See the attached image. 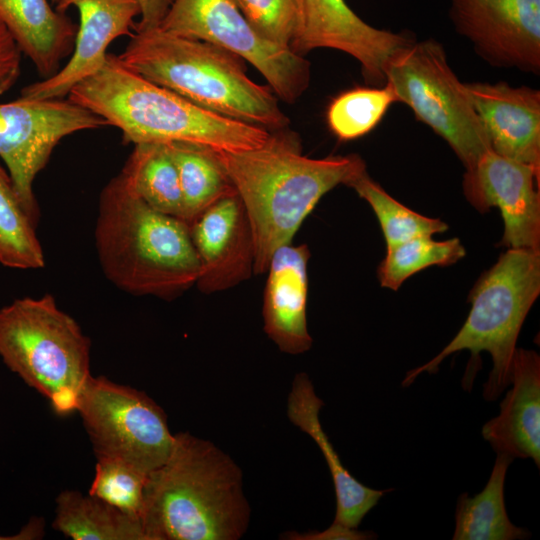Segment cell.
<instances>
[{"mask_svg": "<svg viewBox=\"0 0 540 540\" xmlns=\"http://www.w3.org/2000/svg\"><path fill=\"white\" fill-rule=\"evenodd\" d=\"M239 196L254 240V273H266L276 249L292 243L320 199L366 171L357 154L310 158L287 128L270 131L266 142L240 152H214Z\"/></svg>", "mask_w": 540, "mask_h": 540, "instance_id": "cell-1", "label": "cell"}, {"mask_svg": "<svg viewBox=\"0 0 540 540\" xmlns=\"http://www.w3.org/2000/svg\"><path fill=\"white\" fill-rule=\"evenodd\" d=\"M249 519L234 460L208 440L174 434L169 457L148 474L144 488L146 540H238Z\"/></svg>", "mask_w": 540, "mask_h": 540, "instance_id": "cell-2", "label": "cell"}, {"mask_svg": "<svg viewBox=\"0 0 540 540\" xmlns=\"http://www.w3.org/2000/svg\"><path fill=\"white\" fill-rule=\"evenodd\" d=\"M68 99L121 130L125 143L185 142L214 152L263 145L270 131L204 109L127 68L108 53L103 66L76 84Z\"/></svg>", "mask_w": 540, "mask_h": 540, "instance_id": "cell-3", "label": "cell"}, {"mask_svg": "<svg viewBox=\"0 0 540 540\" xmlns=\"http://www.w3.org/2000/svg\"><path fill=\"white\" fill-rule=\"evenodd\" d=\"M95 244L106 278L132 295L172 299L199 276L189 225L148 206L121 172L100 193Z\"/></svg>", "mask_w": 540, "mask_h": 540, "instance_id": "cell-4", "label": "cell"}, {"mask_svg": "<svg viewBox=\"0 0 540 540\" xmlns=\"http://www.w3.org/2000/svg\"><path fill=\"white\" fill-rule=\"evenodd\" d=\"M117 57L135 73L204 109L269 131L289 124L272 89L250 79L241 58L211 43L160 27L133 30Z\"/></svg>", "mask_w": 540, "mask_h": 540, "instance_id": "cell-5", "label": "cell"}, {"mask_svg": "<svg viewBox=\"0 0 540 540\" xmlns=\"http://www.w3.org/2000/svg\"><path fill=\"white\" fill-rule=\"evenodd\" d=\"M540 293V251L507 249L474 284L469 314L454 338L431 360L408 371L410 386L424 373H435L449 355L471 354L462 385L470 389L481 368L480 353L491 355L493 367L483 386L486 401L497 400L510 385L513 357L523 322Z\"/></svg>", "mask_w": 540, "mask_h": 540, "instance_id": "cell-6", "label": "cell"}, {"mask_svg": "<svg viewBox=\"0 0 540 540\" xmlns=\"http://www.w3.org/2000/svg\"><path fill=\"white\" fill-rule=\"evenodd\" d=\"M0 356L60 415L77 410L90 374V340L52 295L0 309Z\"/></svg>", "mask_w": 540, "mask_h": 540, "instance_id": "cell-7", "label": "cell"}, {"mask_svg": "<svg viewBox=\"0 0 540 540\" xmlns=\"http://www.w3.org/2000/svg\"><path fill=\"white\" fill-rule=\"evenodd\" d=\"M385 82L397 102L408 106L453 150L466 170L491 149L486 131L443 45L433 38L413 40L398 50L385 69Z\"/></svg>", "mask_w": 540, "mask_h": 540, "instance_id": "cell-8", "label": "cell"}, {"mask_svg": "<svg viewBox=\"0 0 540 540\" xmlns=\"http://www.w3.org/2000/svg\"><path fill=\"white\" fill-rule=\"evenodd\" d=\"M77 411L96 457L117 458L149 474L171 453L174 435L167 416L143 391L90 376Z\"/></svg>", "mask_w": 540, "mask_h": 540, "instance_id": "cell-9", "label": "cell"}, {"mask_svg": "<svg viewBox=\"0 0 540 540\" xmlns=\"http://www.w3.org/2000/svg\"><path fill=\"white\" fill-rule=\"evenodd\" d=\"M159 27L211 43L249 62L284 102L294 103L310 84V62L261 37L234 0H174Z\"/></svg>", "mask_w": 540, "mask_h": 540, "instance_id": "cell-10", "label": "cell"}, {"mask_svg": "<svg viewBox=\"0 0 540 540\" xmlns=\"http://www.w3.org/2000/svg\"><path fill=\"white\" fill-rule=\"evenodd\" d=\"M107 125L104 118L69 99L20 96L0 103V157L25 210L36 224L39 207L33 182L54 148L68 135Z\"/></svg>", "mask_w": 540, "mask_h": 540, "instance_id": "cell-11", "label": "cell"}, {"mask_svg": "<svg viewBox=\"0 0 540 540\" xmlns=\"http://www.w3.org/2000/svg\"><path fill=\"white\" fill-rule=\"evenodd\" d=\"M296 25L290 49L301 56L327 48L348 54L360 65L365 82L385 83L391 57L415 38L408 33L374 27L346 0H295Z\"/></svg>", "mask_w": 540, "mask_h": 540, "instance_id": "cell-12", "label": "cell"}, {"mask_svg": "<svg viewBox=\"0 0 540 540\" xmlns=\"http://www.w3.org/2000/svg\"><path fill=\"white\" fill-rule=\"evenodd\" d=\"M454 29L487 64L540 72V0H448Z\"/></svg>", "mask_w": 540, "mask_h": 540, "instance_id": "cell-13", "label": "cell"}, {"mask_svg": "<svg viewBox=\"0 0 540 540\" xmlns=\"http://www.w3.org/2000/svg\"><path fill=\"white\" fill-rule=\"evenodd\" d=\"M540 172L488 149L463 176L466 199L479 212L499 209L507 249L540 251Z\"/></svg>", "mask_w": 540, "mask_h": 540, "instance_id": "cell-14", "label": "cell"}, {"mask_svg": "<svg viewBox=\"0 0 540 540\" xmlns=\"http://www.w3.org/2000/svg\"><path fill=\"white\" fill-rule=\"evenodd\" d=\"M62 13L75 7L79 25L68 62L54 75L31 83L21 90L22 97L54 99L68 96L71 89L96 73L105 63L109 45L121 36H131L135 18L140 15L137 0H59Z\"/></svg>", "mask_w": 540, "mask_h": 540, "instance_id": "cell-15", "label": "cell"}, {"mask_svg": "<svg viewBox=\"0 0 540 540\" xmlns=\"http://www.w3.org/2000/svg\"><path fill=\"white\" fill-rule=\"evenodd\" d=\"M188 225L200 268L195 285L201 292L227 290L254 273L253 235L237 193L218 200Z\"/></svg>", "mask_w": 540, "mask_h": 540, "instance_id": "cell-16", "label": "cell"}, {"mask_svg": "<svg viewBox=\"0 0 540 540\" xmlns=\"http://www.w3.org/2000/svg\"><path fill=\"white\" fill-rule=\"evenodd\" d=\"M491 150L540 172V91L507 82L464 83Z\"/></svg>", "mask_w": 540, "mask_h": 540, "instance_id": "cell-17", "label": "cell"}, {"mask_svg": "<svg viewBox=\"0 0 540 540\" xmlns=\"http://www.w3.org/2000/svg\"><path fill=\"white\" fill-rule=\"evenodd\" d=\"M307 245H283L270 259L263 294L264 331L280 351L301 354L312 346L307 327Z\"/></svg>", "mask_w": 540, "mask_h": 540, "instance_id": "cell-18", "label": "cell"}, {"mask_svg": "<svg viewBox=\"0 0 540 540\" xmlns=\"http://www.w3.org/2000/svg\"><path fill=\"white\" fill-rule=\"evenodd\" d=\"M510 385L499 414L482 427V436L496 453L530 458L539 468L540 357L534 350L516 348Z\"/></svg>", "mask_w": 540, "mask_h": 540, "instance_id": "cell-19", "label": "cell"}, {"mask_svg": "<svg viewBox=\"0 0 540 540\" xmlns=\"http://www.w3.org/2000/svg\"><path fill=\"white\" fill-rule=\"evenodd\" d=\"M323 405L309 376L298 373L288 396L287 416L293 425L314 440L326 460L336 496V513L332 524L357 529L365 515L389 490L363 485L344 467L322 428L319 413Z\"/></svg>", "mask_w": 540, "mask_h": 540, "instance_id": "cell-20", "label": "cell"}, {"mask_svg": "<svg viewBox=\"0 0 540 540\" xmlns=\"http://www.w3.org/2000/svg\"><path fill=\"white\" fill-rule=\"evenodd\" d=\"M0 21L43 79L73 51L77 25L48 0H0Z\"/></svg>", "mask_w": 540, "mask_h": 540, "instance_id": "cell-21", "label": "cell"}, {"mask_svg": "<svg viewBox=\"0 0 540 540\" xmlns=\"http://www.w3.org/2000/svg\"><path fill=\"white\" fill-rule=\"evenodd\" d=\"M514 458L496 453L490 477L483 490L470 497L461 494L456 503L453 540L527 539L530 532L514 525L504 501L506 474Z\"/></svg>", "mask_w": 540, "mask_h": 540, "instance_id": "cell-22", "label": "cell"}, {"mask_svg": "<svg viewBox=\"0 0 540 540\" xmlns=\"http://www.w3.org/2000/svg\"><path fill=\"white\" fill-rule=\"evenodd\" d=\"M53 528L74 540H146L142 523L109 503L66 490L56 499Z\"/></svg>", "mask_w": 540, "mask_h": 540, "instance_id": "cell-23", "label": "cell"}, {"mask_svg": "<svg viewBox=\"0 0 540 540\" xmlns=\"http://www.w3.org/2000/svg\"><path fill=\"white\" fill-rule=\"evenodd\" d=\"M121 173L148 206L182 219L178 172L166 143L135 144Z\"/></svg>", "mask_w": 540, "mask_h": 540, "instance_id": "cell-24", "label": "cell"}, {"mask_svg": "<svg viewBox=\"0 0 540 540\" xmlns=\"http://www.w3.org/2000/svg\"><path fill=\"white\" fill-rule=\"evenodd\" d=\"M166 144L177 168L187 224L218 200L236 194L212 150L185 142Z\"/></svg>", "mask_w": 540, "mask_h": 540, "instance_id": "cell-25", "label": "cell"}, {"mask_svg": "<svg viewBox=\"0 0 540 540\" xmlns=\"http://www.w3.org/2000/svg\"><path fill=\"white\" fill-rule=\"evenodd\" d=\"M0 264L34 270L45 266L36 223L25 210L9 173L0 165Z\"/></svg>", "mask_w": 540, "mask_h": 540, "instance_id": "cell-26", "label": "cell"}, {"mask_svg": "<svg viewBox=\"0 0 540 540\" xmlns=\"http://www.w3.org/2000/svg\"><path fill=\"white\" fill-rule=\"evenodd\" d=\"M396 102L393 89L386 82L344 91L327 108L328 127L341 141L360 138L370 133Z\"/></svg>", "mask_w": 540, "mask_h": 540, "instance_id": "cell-27", "label": "cell"}, {"mask_svg": "<svg viewBox=\"0 0 540 540\" xmlns=\"http://www.w3.org/2000/svg\"><path fill=\"white\" fill-rule=\"evenodd\" d=\"M347 186L373 209L387 247L415 237L442 233L448 228L442 220L421 215L398 202L368 175L367 170Z\"/></svg>", "mask_w": 540, "mask_h": 540, "instance_id": "cell-28", "label": "cell"}, {"mask_svg": "<svg viewBox=\"0 0 540 540\" xmlns=\"http://www.w3.org/2000/svg\"><path fill=\"white\" fill-rule=\"evenodd\" d=\"M466 254L458 238L436 241L432 236H420L386 247V255L378 266L377 276L382 287L397 290L415 273L430 266H448Z\"/></svg>", "mask_w": 540, "mask_h": 540, "instance_id": "cell-29", "label": "cell"}, {"mask_svg": "<svg viewBox=\"0 0 540 540\" xmlns=\"http://www.w3.org/2000/svg\"><path fill=\"white\" fill-rule=\"evenodd\" d=\"M147 478V473L123 460L97 457L89 494L141 521Z\"/></svg>", "mask_w": 540, "mask_h": 540, "instance_id": "cell-30", "label": "cell"}, {"mask_svg": "<svg viewBox=\"0 0 540 540\" xmlns=\"http://www.w3.org/2000/svg\"><path fill=\"white\" fill-rule=\"evenodd\" d=\"M250 26L264 39L290 48L296 25L295 0H234Z\"/></svg>", "mask_w": 540, "mask_h": 540, "instance_id": "cell-31", "label": "cell"}, {"mask_svg": "<svg viewBox=\"0 0 540 540\" xmlns=\"http://www.w3.org/2000/svg\"><path fill=\"white\" fill-rule=\"evenodd\" d=\"M22 52L0 21V95L10 90L21 72Z\"/></svg>", "mask_w": 540, "mask_h": 540, "instance_id": "cell-32", "label": "cell"}, {"mask_svg": "<svg viewBox=\"0 0 540 540\" xmlns=\"http://www.w3.org/2000/svg\"><path fill=\"white\" fill-rule=\"evenodd\" d=\"M140 6V19L133 30L157 28L167 14L174 0H137Z\"/></svg>", "mask_w": 540, "mask_h": 540, "instance_id": "cell-33", "label": "cell"}, {"mask_svg": "<svg viewBox=\"0 0 540 540\" xmlns=\"http://www.w3.org/2000/svg\"><path fill=\"white\" fill-rule=\"evenodd\" d=\"M287 539H300V540H333V539H350V540H362L370 539L369 532H361L357 529L346 528L332 524L329 528L321 532H312L308 534H287Z\"/></svg>", "mask_w": 540, "mask_h": 540, "instance_id": "cell-34", "label": "cell"}, {"mask_svg": "<svg viewBox=\"0 0 540 540\" xmlns=\"http://www.w3.org/2000/svg\"><path fill=\"white\" fill-rule=\"evenodd\" d=\"M44 534L43 519H31L21 531L12 536H0V540H32L40 539Z\"/></svg>", "mask_w": 540, "mask_h": 540, "instance_id": "cell-35", "label": "cell"}, {"mask_svg": "<svg viewBox=\"0 0 540 540\" xmlns=\"http://www.w3.org/2000/svg\"><path fill=\"white\" fill-rule=\"evenodd\" d=\"M59 0H52V2L56 5Z\"/></svg>", "mask_w": 540, "mask_h": 540, "instance_id": "cell-36", "label": "cell"}]
</instances>
